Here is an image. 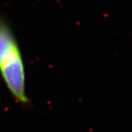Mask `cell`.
<instances>
[{
	"instance_id": "1",
	"label": "cell",
	"mask_w": 132,
	"mask_h": 132,
	"mask_svg": "<svg viewBox=\"0 0 132 132\" xmlns=\"http://www.w3.org/2000/svg\"><path fill=\"white\" fill-rule=\"evenodd\" d=\"M0 75L15 100L20 104H28L22 55L11 29L2 18H0Z\"/></svg>"
}]
</instances>
